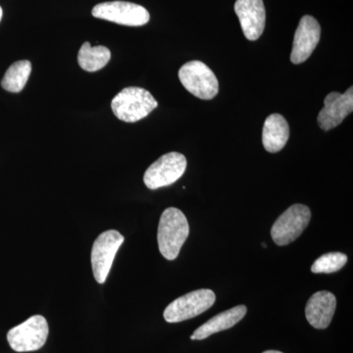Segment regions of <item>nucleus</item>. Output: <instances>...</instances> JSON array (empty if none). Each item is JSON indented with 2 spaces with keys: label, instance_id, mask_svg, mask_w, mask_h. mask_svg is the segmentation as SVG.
<instances>
[{
  "label": "nucleus",
  "instance_id": "obj_3",
  "mask_svg": "<svg viewBox=\"0 0 353 353\" xmlns=\"http://www.w3.org/2000/svg\"><path fill=\"white\" fill-rule=\"evenodd\" d=\"M179 79L188 92L203 101L214 99L219 92V83L212 70L197 60L183 65Z\"/></svg>",
  "mask_w": 353,
  "mask_h": 353
},
{
  "label": "nucleus",
  "instance_id": "obj_13",
  "mask_svg": "<svg viewBox=\"0 0 353 353\" xmlns=\"http://www.w3.org/2000/svg\"><path fill=\"white\" fill-rule=\"evenodd\" d=\"M336 306V296L332 292L327 290L316 292L306 304V319L315 329L328 328L333 319Z\"/></svg>",
  "mask_w": 353,
  "mask_h": 353
},
{
  "label": "nucleus",
  "instance_id": "obj_14",
  "mask_svg": "<svg viewBox=\"0 0 353 353\" xmlns=\"http://www.w3.org/2000/svg\"><path fill=\"white\" fill-rule=\"evenodd\" d=\"M246 312H248V309L245 305L234 306L229 310L224 311V312L214 316L208 322L204 323L202 326L194 331L190 339L192 341H201L212 336V334L219 333V332L231 329L234 325L238 324L241 320H243Z\"/></svg>",
  "mask_w": 353,
  "mask_h": 353
},
{
  "label": "nucleus",
  "instance_id": "obj_15",
  "mask_svg": "<svg viewBox=\"0 0 353 353\" xmlns=\"http://www.w3.org/2000/svg\"><path fill=\"white\" fill-rule=\"evenodd\" d=\"M290 138V127L281 114H272L265 120L262 131V143L267 152H281Z\"/></svg>",
  "mask_w": 353,
  "mask_h": 353
},
{
  "label": "nucleus",
  "instance_id": "obj_8",
  "mask_svg": "<svg viewBox=\"0 0 353 353\" xmlns=\"http://www.w3.org/2000/svg\"><path fill=\"white\" fill-rule=\"evenodd\" d=\"M92 16L99 19L116 24L141 27L148 24L150 13L145 7L127 1H109L97 4L92 11Z\"/></svg>",
  "mask_w": 353,
  "mask_h": 353
},
{
  "label": "nucleus",
  "instance_id": "obj_16",
  "mask_svg": "<svg viewBox=\"0 0 353 353\" xmlns=\"http://www.w3.org/2000/svg\"><path fill=\"white\" fill-rule=\"evenodd\" d=\"M111 58L110 50L105 46H92L87 41L81 46L78 62L81 68L87 72H97L104 68Z\"/></svg>",
  "mask_w": 353,
  "mask_h": 353
},
{
  "label": "nucleus",
  "instance_id": "obj_5",
  "mask_svg": "<svg viewBox=\"0 0 353 353\" xmlns=\"http://www.w3.org/2000/svg\"><path fill=\"white\" fill-rule=\"evenodd\" d=\"M215 301L216 296L213 290H194L179 297L169 304L164 310V319L168 323H179L192 319L208 310Z\"/></svg>",
  "mask_w": 353,
  "mask_h": 353
},
{
  "label": "nucleus",
  "instance_id": "obj_7",
  "mask_svg": "<svg viewBox=\"0 0 353 353\" xmlns=\"http://www.w3.org/2000/svg\"><path fill=\"white\" fill-rule=\"evenodd\" d=\"M187 169L185 155L179 152H169L158 158L148 167L143 176V182L150 190L168 187L176 183Z\"/></svg>",
  "mask_w": 353,
  "mask_h": 353
},
{
  "label": "nucleus",
  "instance_id": "obj_11",
  "mask_svg": "<svg viewBox=\"0 0 353 353\" xmlns=\"http://www.w3.org/2000/svg\"><path fill=\"white\" fill-rule=\"evenodd\" d=\"M353 111V88L345 94L333 92L325 97L324 108L318 114L317 122L323 131H330L347 117Z\"/></svg>",
  "mask_w": 353,
  "mask_h": 353
},
{
  "label": "nucleus",
  "instance_id": "obj_18",
  "mask_svg": "<svg viewBox=\"0 0 353 353\" xmlns=\"http://www.w3.org/2000/svg\"><path fill=\"white\" fill-rule=\"evenodd\" d=\"M347 262V256L345 253L330 252L319 257L312 267L311 271L315 274H331L340 271Z\"/></svg>",
  "mask_w": 353,
  "mask_h": 353
},
{
  "label": "nucleus",
  "instance_id": "obj_4",
  "mask_svg": "<svg viewBox=\"0 0 353 353\" xmlns=\"http://www.w3.org/2000/svg\"><path fill=\"white\" fill-rule=\"evenodd\" d=\"M48 333L50 329L46 318L34 315L11 329L7 334V341L15 352H36L46 345Z\"/></svg>",
  "mask_w": 353,
  "mask_h": 353
},
{
  "label": "nucleus",
  "instance_id": "obj_12",
  "mask_svg": "<svg viewBox=\"0 0 353 353\" xmlns=\"http://www.w3.org/2000/svg\"><path fill=\"white\" fill-rule=\"evenodd\" d=\"M234 12L248 41H257L263 34L266 11L263 0H236Z\"/></svg>",
  "mask_w": 353,
  "mask_h": 353
},
{
  "label": "nucleus",
  "instance_id": "obj_21",
  "mask_svg": "<svg viewBox=\"0 0 353 353\" xmlns=\"http://www.w3.org/2000/svg\"><path fill=\"white\" fill-rule=\"evenodd\" d=\"M262 246H263V248H267L266 245H265V243H262Z\"/></svg>",
  "mask_w": 353,
  "mask_h": 353
},
{
  "label": "nucleus",
  "instance_id": "obj_19",
  "mask_svg": "<svg viewBox=\"0 0 353 353\" xmlns=\"http://www.w3.org/2000/svg\"><path fill=\"white\" fill-rule=\"evenodd\" d=\"M263 353H283V352H278V350H267V352H265Z\"/></svg>",
  "mask_w": 353,
  "mask_h": 353
},
{
  "label": "nucleus",
  "instance_id": "obj_17",
  "mask_svg": "<svg viewBox=\"0 0 353 353\" xmlns=\"http://www.w3.org/2000/svg\"><path fill=\"white\" fill-rule=\"evenodd\" d=\"M31 72V62L28 60L15 62L7 69L1 81L2 88L7 92H20L29 80Z\"/></svg>",
  "mask_w": 353,
  "mask_h": 353
},
{
  "label": "nucleus",
  "instance_id": "obj_20",
  "mask_svg": "<svg viewBox=\"0 0 353 353\" xmlns=\"http://www.w3.org/2000/svg\"><path fill=\"white\" fill-rule=\"evenodd\" d=\"M2 14H3V11H2V8L0 7V21H1Z\"/></svg>",
  "mask_w": 353,
  "mask_h": 353
},
{
  "label": "nucleus",
  "instance_id": "obj_10",
  "mask_svg": "<svg viewBox=\"0 0 353 353\" xmlns=\"http://www.w3.org/2000/svg\"><path fill=\"white\" fill-rule=\"evenodd\" d=\"M321 37V27L314 17L303 16L294 34L290 61L294 64L305 62L312 54Z\"/></svg>",
  "mask_w": 353,
  "mask_h": 353
},
{
  "label": "nucleus",
  "instance_id": "obj_9",
  "mask_svg": "<svg viewBox=\"0 0 353 353\" xmlns=\"http://www.w3.org/2000/svg\"><path fill=\"white\" fill-rule=\"evenodd\" d=\"M124 240V236L116 230H108L95 240L90 259L94 279L99 284L105 283L116 253Z\"/></svg>",
  "mask_w": 353,
  "mask_h": 353
},
{
  "label": "nucleus",
  "instance_id": "obj_1",
  "mask_svg": "<svg viewBox=\"0 0 353 353\" xmlns=\"http://www.w3.org/2000/svg\"><path fill=\"white\" fill-rule=\"evenodd\" d=\"M189 234V222L182 211L175 208H167L162 213L158 225L160 253L167 260L176 259Z\"/></svg>",
  "mask_w": 353,
  "mask_h": 353
},
{
  "label": "nucleus",
  "instance_id": "obj_6",
  "mask_svg": "<svg viewBox=\"0 0 353 353\" xmlns=\"http://www.w3.org/2000/svg\"><path fill=\"white\" fill-rule=\"evenodd\" d=\"M311 219L310 209L303 204H294L274 223L271 236L279 246L290 245L307 228Z\"/></svg>",
  "mask_w": 353,
  "mask_h": 353
},
{
  "label": "nucleus",
  "instance_id": "obj_2",
  "mask_svg": "<svg viewBox=\"0 0 353 353\" xmlns=\"http://www.w3.org/2000/svg\"><path fill=\"white\" fill-rule=\"evenodd\" d=\"M158 106L157 99L143 88L129 87L121 90L111 101L114 115L123 122L143 119Z\"/></svg>",
  "mask_w": 353,
  "mask_h": 353
}]
</instances>
